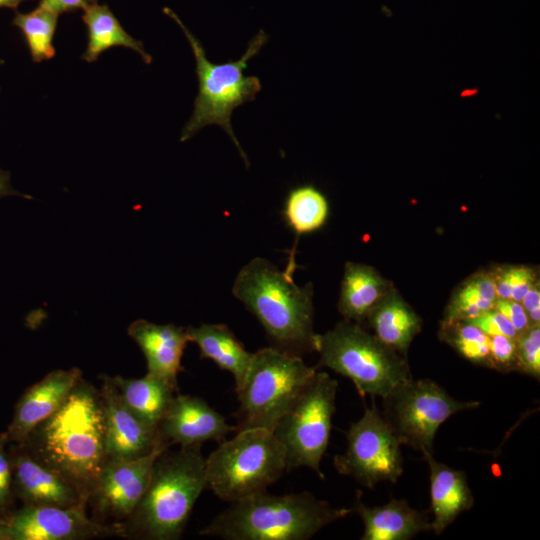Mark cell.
<instances>
[{"mask_svg": "<svg viewBox=\"0 0 540 540\" xmlns=\"http://www.w3.org/2000/svg\"><path fill=\"white\" fill-rule=\"evenodd\" d=\"M158 433L163 442L181 447L201 445L206 441L222 442L236 431L224 416L204 399L176 393L160 419Z\"/></svg>", "mask_w": 540, "mask_h": 540, "instance_id": "9a60e30c", "label": "cell"}, {"mask_svg": "<svg viewBox=\"0 0 540 540\" xmlns=\"http://www.w3.org/2000/svg\"><path fill=\"white\" fill-rule=\"evenodd\" d=\"M205 459L207 488L229 503L265 491L287 471L282 443L264 428L236 431Z\"/></svg>", "mask_w": 540, "mask_h": 540, "instance_id": "ba28073f", "label": "cell"}, {"mask_svg": "<svg viewBox=\"0 0 540 540\" xmlns=\"http://www.w3.org/2000/svg\"><path fill=\"white\" fill-rule=\"evenodd\" d=\"M365 322L380 342L405 357L422 328L420 316L394 286L368 313Z\"/></svg>", "mask_w": 540, "mask_h": 540, "instance_id": "44dd1931", "label": "cell"}, {"mask_svg": "<svg viewBox=\"0 0 540 540\" xmlns=\"http://www.w3.org/2000/svg\"><path fill=\"white\" fill-rule=\"evenodd\" d=\"M393 287L375 268L347 262L345 264L338 310L344 319L358 324L365 322L368 313Z\"/></svg>", "mask_w": 540, "mask_h": 540, "instance_id": "7402d4cb", "label": "cell"}, {"mask_svg": "<svg viewBox=\"0 0 540 540\" xmlns=\"http://www.w3.org/2000/svg\"><path fill=\"white\" fill-rule=\"evenodd\" d=\"M481 329L488 336L503 335L517 338L518 333L510 321L495 308L467 321Z\"/></svg>", "mask_w": 540, "mask_h": 540, "instance_id": "836d02e7", "label": "cell"}, {"mask_svg": "<svg viewBox=\"0 0 540 540\" xmlns=\"http://www.w3.org/2000/svg\"><path fill=\"white\" fill-rule=\"evenodd\" d=\"M100 378L109 459H135L158 447H170L160 438L157 427L142 421L126 406L108 375Z\"/></svg>", "mask_w": 540, "mask_h": 540, "instance_id": "2e32d148", "label": "cell"}, {"mask_svg": "<svg viewBox=\"0 0 540 540\" xmlns=\"http://www.w3.org/2000/svg\"><path fill=\"white\" fill-rule=\"evenodd\" d=\"M2 517H0V526H1Z\"/></svg>", "mask_w": 540, "mask_h": 540, "instance_id": "60d3db41", "label": "cell"}, {"mask_svg": "<svg viewBox=\"0 0 540 540\" xmlns=\"http://www.w3.org/2000/svg\"><path fill=\"white\" fill-rule=\"evenodd\" d=\"M497 299L491 271H478L455 289L442 320L470 321L493 309Z\"/></svg>", "mask_w": 540, "mask_h": 540, "instance_id": "4316f807", "label": "cell"}, {"mask_svg": "<svg viewBox=\"0 0 540 540\" xmlns=\"http://www.w3.org/2000/svg\"><path fill=\"white\" fill-rule=\"evenodd\" d=\"M186 331L189 342L199 347L200 358L210 359L221 370L230 372L237 390L245 379L253 353L248 352L224 324L189 326Z\"/></svg>", "mask_w": 540, "mask_h": 540, "instance_id": "603a6c76", "label": "cell"}, {"mask_svg": "<svg viewBox=\"0 0 540 540\" xmlns=\"http://www.w3.org/2000/svg\"><path fill=\"white\" fill-rule=\"evenodd\" d=\"M82 20L88 29V44L82 55L85 61L92 63L105 50L122 46L134 50L146 64L152 62V57L145 51L143 43L124 30L107 5H90L84 9Z\"/></svg>", "mask_w": 540, "mask_h": 540, "instance_id": "d4e9b609", "label": "cell"}, {"mask_svg": "<svg viewBox=\"0 0 540 540\" xmlns=\"http://www.w3.org/2000/svg\"><path fill=\"white\" fill-rule=\"evenodd\" d=\"M98 0H41L39 6L59 15L76 9H85Z\"/></svg>", "mask_w": 540, "mask_h": 540, "instance_id": "8d00e7d4", "label": "cell"}, {"mask_svg": "<svg viewBox=\"0 0 540 540\" xmlns=\"http://www.w3.org/2000/svg\"><path fill=\"white\" fill-rule=\"evenodd\" d=\"M329 202L324 193L312 184L292 188L285 199L283 216L296 234L301 235L319 230L329 216Z\"/></svg>", "mask_w": 540, "mask_h": 540, "instance_id": "484cf974", "label": "cell"}, {"mask_svg": "<svg viewBox=\"0 0 540 540\" xmlns=\"http://www.w3.org/2000/svg\"><path fill=\"white\" fill-rule=\"evenodd\" d=\"M337 388V380L317 371L275 426L273 433L286 452L287 471L308 467L324 479L320 464L329 444Z\"/></svg>", "mask_w": 540, "mask_h": 540, "instance_id": "9c48e42d", "label": "cell"}, {"mask_svg": "<svg viewBox=\"0 0 540 540\" xmlns=\"http://www.w3.org/2000/svg\"><path fill=\"white\" fill-rule=\"evenodd\" d=\"M497 297L521 302L530 288L539 281L537 270L527 265H498L490 270Z\"/></svg>", "mask_w": 540, "mask_h": 540, "instance_id": "f546056e", "label": "cell"}, {"mask_svg": "<svg viewBox=\"0 0 540 540\" xmlns=\"http://www.w3.org/2000/svg\"><path fill=\"white\" fill-rule=\"evenodd\" d=\"M430 469L431 530L442 533L461 513L472 508L473 494L463 471L424 456Z\"/></svg>", "mask_w": 540, "mask_h": 540, "instance_id": "ffe728a7", "label": "cell"}, {"mask_svg": "<svg viewBox=\"0 0 540 540\" xmlns=\"http://www.w3.org/2000/svg\"><path fill=\"white\" fill-rule=\"evenodd\" d=\"M494 308L510 321L518 335L531 327L529 318L520 302L498 298Z\"/></svg>", "mask_w": 540, "mask_h": 540, "instance_id": "e575fe53", "label": "cell"}, {"mask_svg": "<svg viewBox=\"0 0 540 540\" xmlns=\"http://www.w3.org/2000/svg\"><path fill=\"white\" fill-rule=\"evenodd\" d=\"M347 448L335 455L339 474L373 489L380 482H396L403 473L401 444L374 402L346 432Z\"/></svg>", "mask_w": 540, "mask_h": 540, "instance_id": "8fae6325", "label": "cell"}, {"mask_svg": "<svg viewBox=\"0 0 540 540\" xmlns=\"http://www.w3.org/2000/svg\"><path fill=\"white\" fill-rule=\"evenodd\" d=\"M353 511L364 524L362 540H407L431 530L427 514L411 508L405 500L391 499L385 505L369 507L358 491Z\"/></svg>", "mask_w": 540, "mask_h": 540, "instance_id": "d6986e66", "label": "cell"}, {"mask_svg": "<svg viewBox=\"0 0 540 540\" xmlns=\"http://www.w3.org/2000/svg\"><path fill=\"white\" fill-rule=\"evenodd\" d=\"M517 338L489 336V368L502 372L517 370Z\"/></svg>", "mask_w": 540, "mask_h": 540, "instance_id": "1f68e13d", "label": "cell"}, {"mask_svg": "<svg viewBox=\"0 0 540 540\" xmlns=\"http://www.w3.org/2000/svg\"><path fill=\"white\" fill-rule=\"evenodd\" d=\"M201 445L164 450L156 458L148 486L131 516L121 524L123 537L179 539L192 509L207 488Z\"/></svg>", "mask_w": 540, "mask_h": 540, "instance_id": "7a4b0ae2", "label": "cell"}, {"mask_svg": "<svg viewBox=\"0 0 540 540\" xmlns=\"http://www.w3.org/2000/svg\"><path fill=\"white\" fill-rule=\"evenodd\" d=\"M4 64V60L0 59V66Z\"/></svg>", "mask_w": 540, "mask_h": 540, "instance_id": "ab89813d", "label": "cell"}, {"mask_svg": "<svg viewBox=\"0 0 540 540\" xmlns=\"http://www.w3.org/2000/svg\"><path fill=\"white\" fill-rule=\"evenodd\" d=\"M17 195L28 198L29 196L21 194L12 188L10 184V176L8 172H4L0 168V198L4 196Z\"/></svg>", "mask_w": 540, "mask_h": 540, "instance_id": "74e56055", "label": "cell"}, {"mask_svg": "<svg viewBox=\"0 0 540 540\" xmlns=\"http://www.w3.org/2000/svg\"><path fill=\"white\" fill-rule=\"evenodd\" d=\"M24 1H27V0H0V8L1 7L16 8Z\"/></svg>", "mask_w": 540, "mask_h": 540, "instance_id": "f35d334b", "label": "cell"}, {"mask_svg": "<svg viewBox=\"0 0 540 540\" xmlns=\"http://www.w3.org/2000/svg\"><path fill=\"white\" fill-rule=\"evenodd\" d=\"M163 11L184 32L196 63L198 93L192 114L182 129L180 141L185 142L206 126L217 125L231 138L248 167L249 159L234 134L231 117L234 109L254 101L262 89L260 79L253 75H244V70L248 67L249 60L267 43L268 35L264 30H259L249 41L246 51L239 59L216 64L207 58L200 40L184 25L177 14L167 7Z\"/></svg>", "mask_w": 540, "mask_h": 540, "instance_id": "5b68a950", "label": "cell"}, {"mask_svg": "<svg viewBox=\"0 0 540 540\" xmlns=\"http://www.w3.org/2000/svg\"><path fill=\"white\" fill-rule=\"evenodd\" d=\"M167 448L158 447L135 459H108L88 495L92 518L121 526L145 493L156 458Z\"/></svg>", "mask_w": 540, "mask_h": 540, "instance_id": "4fadbf2b", "label": "cell"}, {"mask_svg": "<svg viewBox=\"0 0 540 540\" xmlns=\"http://www.w3.org/2000/svg\"><path fill=\"white\" fill-rule=\"evenodd\" d=\"M316 372L317 368L306 365L301 356L277 347L254 352L245 379L235 390L239 400L236 431H273Z\"/></svg>", "mask_w": 540, "mask_h": 540, "instance_id": "52a82bcc", "label": "cell"}, {"mask_svg": "<svg viewBox=\"0 0 540 540\" xmlns=\"http://www.w3.org/2000/svg\"><path fill=\"white\" fill-rule=\"evenodd\" d=\"M126 406L142 421L158 426L178 389L165 380L147 373L133 379L108 376Z\"/></svg>", "mask_w": 540, "mask_h": 540, "instance_id": "cb8c5ba5", "label": "cell"}, {"mask_svg": "<svg viewBox=\"0 0 540 540\" xmlns=\"http://www.w3.org/2000/svg\"><path fill=\"white\" fill-rule=\"evenodd\" d=\"M13 491L22 505L87 506V497L69 479L42 465L19 444L8 443Z\"/></svg>", "mask_w": 540, "mask_h": 540, "instance_id": "5bb4252c", "label": "cell"}, {"mask_svg": "<svg viewBox=\"0 0 540 540\" xmlns=\"http://www.w3.org/2000/svg\"><path fill=\"white\" fill-rule=\"evenodd\" d=\"M477 401H459L429 379L400 384L383 398V417L401 445L424 456L433 454L439 427L453 414L477 408Z\"/></svg>", "mask_w": 540, "mask_h": 540, "instance_id": "30bf717a", "label": "cell"}, {"mask_svg": "<svg viewBox=\"0 0 540 540\" xmlns=\"http://www.w3.org/2000/svg\"><path fill=\"white\" fill-rule=\"evenodd\" d=\"M15 500L8 442L5 433H2L0 434V517L3 518L14 510Z\"/></svg>", "mask_w": 540, "mask_h": 540, "instance_id": "d6a6232c", "label": "cell"}, {"mask_svg": "<svg viewBox=\"0 0 540 540\" xmlns=\"http://www.w3.org/2000/svg\"><path fill=\"white\" fill-rule=\"evenodd\" d=\"M517 370L540 377V325L529 327L517 339Z\"/></svg>", "mask_w": 540, "mask_h": 540, "instance_id": "4dcf8cb0", "label": "cell"}, {"mask_svg": "<svg viewBox=\"0 0 540 540\" xmlns=\"http://www.w3.org/2000/svg\"><path fill=\"white\" fill-rule=\"evenodd\" d=\"M58 15L39 6L30 13H16L13 24L24 34L34 62L49 60L55 55L53 38Z\"/></svg>", "mask_w": 540, "mask_h": 540, "instance_id": "83f0119b", "label": "cell"}, {"mask_svg": "<svg viewBox=\"0 0 540 540\" xmlns=\"http://www.w3.org/2000/svg\"><path fill=\"white\" fill-rule=\"evenodd\" d=\"M439 338L453 347L463 358L489 367V336L472 323L442 320Z\"/></svg>", "mask_w": 540, "mask_h": 540, "instance_id": "f1b7e54d", "label": "cell"}, {"mask_svg": "<svg viewBox=\"0 0 540 540\" xmlns=\"http://www.w3.org/2000/svg\"><path fill=\"white\" fill-rule=\"evenodd\" d=\"M82 377V371L76 367L56 369L27 388L18 399L12 421L4 432L7 442H24L34 427L60 408Z\"/></svg>", "mask_w": 540, "mask_h": 540, "instance_id": "e0dca14e", "label": "cell"}, {"mask_svg": "<svg viewBox=\"0 0 540 540\" xmlns=\"http://www.w3.org/2000/svg\"><path fill=\"white\" fill-rule=\"evenodd\" d=\"M531 326L540 325V285L536 282L521 300Z\"/></svg>", "mask_w": 540, "mask_h": 540, "instance_id": "d590c367", "label": "cell"}, {"mask_svg": "<svg viewBox=\"0 0 540 540\" xmlns=\"http://www.w3.org/2000/svg\"><path fill=\"white\" fill-rule=\"evenodd\" d=\"M352 508H335L309 492H257L231 502L199 534L228 540H307Z\"/></svg>", "mask_w": 540, "mask_h": 540, "instance_id": "277c9868", "label": "cell"}, {"mask_svg": "<svg viewBox=\"0 0 540 540\" xmlns=\"http://www.w3.org/2000/svg\"><path fill=\"white\" fill-rule=\"evenodd\" d=\"M86 505L61 508L22 505L2 518L0 540H86L122 536L118 524L89 517Z\"/></svg>", "mask_w": 540, "mask_h": 540, "instance_id": "7c38bea8", "label": "cell"}, {"mask_svg": "<svg viewBox=\"0 0 540 540\" xmlns=\"http://www.w3.org/2000/svg\"><path fill=\"white\" fill-rule=\"evenodd\" d=\"M315 351L320 355L317 367L349 378L362 398H384L412 378L405 356L351 320L344 319L324 334H317Z\"/></svg>", "mask_w": 540, "mask_h": 540, "instance_id": "8992f818", "label": "cell"}, {"mask_svg": "<svg viewBox=\"0 0 540 540\" xmlns=\"http://www.w3.org/2000/svg\"><path fill=\"white\" fill-rule=\"evenodd\" d=\"M293 272L254 258L238 273L233 295L259 320L275 347L301 355L315 351L312 286H298Z\"/></svg>", "mask_w": 540, "mask_h": 540, "instance_id": "3957f363", "label": "cell"}, {"mask_svg": "<svg viewBox=\"0 0 540 540\" xmlns=\"http://www.w3.org/2000/svg\"><path fill=\"white\" fill-rule=\"evenodd\" d=\"M127 331L146 358L147 373L178 389L177 376L183 370L181 359L189 342L186 328L138 319L129 325Z\"/></svg>", "mask_w": 540, "mask_h": 540, "instance_id": "ac0fdd59", "label": "cell"}, {"mask_svg": "<svg viewBox=\"0 0 540 540\" xmlns=\"http://www.w3.org/2000/svg\"><path fill=\"white\" fill-rule=\"evenodd\" d=\"M19 445L69 479L88 499L109 459L100 390L82 377L60 408Z\"/></svg>", "mask_w": 540, "mask_h": 540, "instance_id": "6da1fadb", "label": "cell"}]
</instances>
